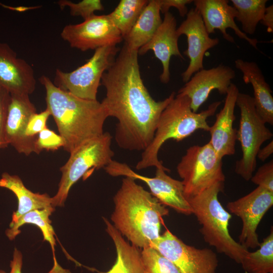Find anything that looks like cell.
<instances>
[{"label": "cell", "instance_id": "2e32d148", "mask_svg": "<svg viewBox=\"0 0 273 273\" xmlns=\"http://www.w3.org/2000/svg\"><path fill=\"white\" fill-rule=\"evenodd\" d=\"M36 113L28 95H11L5 126V139L18 152L29 155L35 151L37 136L29 138L25 130L30 117Z\"/></svg>", "mask_w": 273, "mask_h": 273}, {"label": "cell", "instance_id": "83f0119b", "mask_svg": "<svg viewBox=\"0 0 273 273\" xmlns=\"http://www.w3.org/2000/svg\"><path fill=\"white\" fill-rule=\"evenodd\" d=\"M148 2L147 0H121L115 9L108 14L123 39L131 29Z\"/></svg>", "mask_w": 273, "mask_h": 273}, {"label": "cell", "instance_id": "ab89813d", "mask_svg": "<svg viewBox=\"0 0 273 273\" xmlns=\"http://www.w3.org/2000/svg\"><path fill=\"white\" fill-rule=\"evenodd\" d=\"M0 273H6V272L3 270H0Z\"/></svg>", "mask_w": 273, "mask_h": 273}, {"label": "cell", "instance_id": "ba28073f", "mask_svg": "<svg viewBox=\"0 0 273 273\" xmlns=\"http://www.w3.org/2000/svg\"><path fill=\"white\" fill-rule=\"evenodd\" d=\"M176 170L182 179L187 198L225 180L222 159L218 157L209 142L189 148L178 163Z\"/></svg>", "mask_w": 273, "mask_h": 273}, {"label": "cell", "instance_id": "d6a6232c", "mask_svg": "<svg viewBox=\"0 0 273 273\" xmlns=\"http://www.w3.org/2000/svg\"><path fill=\"white\" fill-rule=\"evenodd\" d=\"M51 115L48 109L39 113H35L30 117L25 130V134L29 138L36 136L38 134L47 127V122Z\"/></svg>", "mask_w": 273, "mask_h": 273}, {"label": "cell", "instance_id": "836d02e7", "mask_svg": "<svg viewBox=\"0 0 273 273\" xmlns=\"http://www.w3.org/2000/svg\"><path fill=\"white\" fill-rule=\"evenodd\" d=\"M11 100V94L0 86V143L4 148L8 146L5 139V126Z\"/></svg>", "mask_w": 273, "mask_h": 273}, {"label": "cell", "instance_id": "74e56055", "mask_svg": "<svg viewBox=\"0 0 273 273\" xmlns=\"http://www.w3.org/2000/svg\"><path fill=\"white\" fill-rule=\"evenodd\" d=\"M273 153V141H270L263 148L258 151L257 157L261 161H264Z\"/></svg>", "mask_w": 273, "mask_h": 273}, {"label": "cell", "instance_id": "52a82bcc", "mask_svg": "<svg viewBox=\"0 0 273 273\" xmlns=\"http://www.w3.org/2000/svg\"><path fill=\"white\" fill-rule=\"evenodd\" d=\"M236 105L240 110L237 140L240 143L242 156L236 163L235 171L246 181L256 167L257 154L262 144L272 137V133L257 113L253 97L239 93Z\"/></svg>", "mask_w": 273, "mask_h": 273}, {"label": "cell", "instance_id": "d4e9b609", "mask_svg": "<svg viewBox=\"0 0 273 273\" xmlns=\"http://www.w3.org/2000/svg\"><path fill=\"white\" fill-rule=\"evenodd\" d=\"M160 6V0L148 1L131 29L123 38L126 45L139 50L151 39L162 22Z\"/></svg>", "mask_w": 273, "mask_h": 273}, {"label": "cell", "instance_id": "4fadbf2b", "mask_svg": "<svg viewBox=\"0 0 273 273\" xmlns=\"http://www.w3.org/2000/svg\"><path fill=\"white\" fill-rule=\"evenodd\" d=\"M272 205L273 192L259 186L247 195L228 203V212L242 220V228L239 237L241 245L248 249L259 246L257 228Z\"/></svg>", "mask_w": 273, "mask_h": 273}, {"label": "cell", "instance_id": "f546056e", "mask_svg": "<svg viewBox=\"0 0 273 273\" xmlns=\"http://www.w3.org/2000/svg\"><path fill=\"white\" fill-rule=\"evenodd\" d=\"M57 4L62 10L68 7L71 16H80L84 20L95 15V12L104 10L100 0H83L76 3L68 0H60Z\"/></svg>", "mask_w": 273, "mask_h": 273}, {"label": "cell", "instance_id": "7c38bea8", "mask_svg": "<svg viewBox=\"0 0 273 273\" xmlns=\"http://www.w3.org/2000/svg\"><path fill=\"white\" fill-rule=\"evenodd\" d=\"M60 35L71 48L82 52L106 46H116L123 40L108 14H95L81 23L67 25Z\"/></svg>", "mask_w": 273, "mask_h": 273}, {"label": "cell", "instance_id": "277c9868", "mask_svg": "<svg viewBox=\"0 0 273 273\" xmlns=\"http://www.w3.org/2000/svg\"><path fill=\"white\" fill-rule=\"evenodd\" d=\"M220 104L221 102L216 101L205 110L194 112L188 96L175 95L161 114L153 140L143 151L136 169L142 170L152 166L165 168L158 157L163 144L169 139L182 141L197 130L208 131L210 126L207 119L214 114Z\"/></svg>", "mask_w": 273, "mask_h": 273}, {"label": "cell", "instance_id": "cb8c5ba5", "mask_svg": "<svg viewBox=\"0 0 273 273\" xmlns=\"http://www.w3.org/2000/svg\"><path fill=\"white\" fill-rule=\"evenodd\" d=\"M54 210L55 207L51 206L26 213L22 215L15 222L10 223V228L6 230V234L10 240H12L20 233L19 229L23 225L27 223L36 225L41 231L44 240L48 241L52 248L54 264L53 267L48 273H71L69 270L61 267L56 259L55 232L50 219V216Z\"/></svg>", "mask_w": 273, "mask_h": 273}, {"label": "cell", "instance_id": "1f68e13d", "mask_svg": "<svg viewBox=\"0 0 273 273\" xmlns=\"http://www.w3.org/2000/svg\"><path fill=\"white\" fill-rule=\"evenodd\" d=\"M250 180L258 186L273 192L272 160L260 166Z\"/></svg>", "mask_w": 273, "mask_h": 273}, {"label": "cell", "instance_id": "5b68a950", "mask_svg": "<svg viewBox=\"0 0 273 273\" xmlns=\"http://www.w3.org/2000/svg\"><path fill=\"white\" fill-rule=\"evenodd\" d=\"M223 189V183H216L198 195L187 199L193 214L201 225L200 232L205 242L240 264L249 250L229 233L228 226L232 215L218 199Z\"/></svg>", "mask_w": 273, "mask_h": 273}, {"label": "cell", "instance_id": "4dcf8cb0", "mask_svg": "<svg viewBox=\"0 0 273 273\" xmlns=\"http://www.w3.org/2000/svg\"><path fill=\"white\" fill-rule=\"evenodd\" d=\"M64 142L60 134L46 127L37 136L35 144V151L39 154L42 150L55 151L63 147Z\"/></svg>", "mask_w": 273, "mask_h": 273}, {"label": "cell", "instance_id": "d6986e66", "mask_svg": "<svg viewBox=\"0 0 273 273\" xmlns=\"http://www.w3.org/2000/svg\"><path fill=\"white\" fill-rule=\"evenodd\" d=\"M239 93L237 85L232 83L226 94L223 107L216 114V120L208 131L211 136L209 142L221 159L235 153L237 130L233 124L236 119L235 108Z\"/></svg>", "mask_w": 273, "mask_h": 273}, {"label": "cell", "instance_id": "e0dca14e", "mask_svg": "<svg viewBox=\"0 0 273 273\" xmlns=\"http://www.w3.org/2000/svg\"><path fill=\"white\" fill-rule=\"evenodd\" d=\"M193 2L209 35L215 33V29H218L224 39L231 43H235L234 37L226 32L228 28H231L238 37L247 41L257 49V40L248 36L235 23L237 12L233 6L229 4V1L195 0Z\"/></svg>", "mask_w": 273, "mask_h": 273}, {"label": "cell", "instance_id": "5bb4252c", "mask_svg": "<svg viewBox=\"0 0 273 273\" xmlns=\"http://www.w3.org/2000/svg\"><path fill=\"white\" fill-rule=\"evenodd\" d=\"M179 37L185 35L188 48L184 52L190 60L186 70L181 73L184 82H188L192 75L204 69L203 59L205 53L216 46L219 42L218 38H211L207 32L199 12L195 9L189 10L186 19L176 29Z\"/></svg>", "mask_w": 273, "mask_h": 273}, {"label": "cell", "instance_id": "9a60e30c", "mask_svg": "<svg viewBox=\"0 0 273 273\" xmlns=\"http://www.w3.org/2000/svg\"><path fill=\"white\" fill-rule=\"evenodd\" d=\"M235 76V70L223 64L209 69H203L193 74L179 89L178 95L188 96L192 110L197 112L213 90L216 89L220 94L226 95Z\"/></svg>", "mask_w": 273, "mask_h": 273}, {"label": "cell", "instance_id": "e575fe53", "mask_svg": "<svg viewBox=\"0 0 273 273\" xmlns=\"http://www.w3.org/2000/svg\"><path fill=\"white\" fill-rule=\"evenodd\" d=\"M193 2L192 0H160V12L164 14L169 12L170 8H176L181 17H185L188 13L187 5Z\"/></svg>", "mask_w": 273, "mask_h": 273}, {"label": "cell", "instance_id": "ac0fdd59", "mask_svg": "<svg viewBox=\"0 0 273 273\" xmlns=\"http://www.w3.org/2000/svg\"><path fill=\"white\" fill-rule=\"evenodd\" d=\"M36 83L31 66L17 57L9 44L0 42V86L11 95H29L34 91Z\"/></svg>", "mask_w": 273, "mask_h": 273}, {"label": "cell", "instance_id": "603a6c76", "mask_svg": "<svg viewBox=\"0 0 273 273\" xmlns=\"http://www.w3.org/2000/svg\"><path fill=\"white\" fill-rule=\"evenodd\" d=\"M0 187L11 190L17 197L18 209L13 213L11 223L15 222L22 215L31 211L52 206V198L47 194L35 193L28 190L17 175L3 173Z\"/></svg>", "mask_w": 273, "mask_h": 273}, {"label": "cell", "instance_id": "484cf974", "mask_svg": "<svg viewBox=\"0 0 273 273\" xmlns=\"http://www.w3.org/2000/svg\"><path fill=\"white\" fill-rule=\"evenodd\" d=\"M254 252L248 251L240 264L247 273H273V229Z\"/></svg>", "mask_w": 273, "mask_h": 273}, {"label": "cell", "instance_id": "4316f807", "mask_svg": "<svg viewBox=\"0 0 273 273\" xmlns=\"http://www.w3.org/2000/svg\"><path fill=\"white\" fill-rule=\"evenodd\" d=\"M237 12L236 19L241 25L242 31L253 34L261 21L266 9L267 0H231Z\"/></svg>", "mask_w": 273, "mask_h": 273}, {"label": "cell", "instance_id": "60d3db41", "mask_svg": "<svg viewBox=\"0 0 273 273\" xmlns=\"http://www.w3.org/2000/svg\"><path fill=\"white\" fill-rule=\"evenodd\" d=\"M2 148H4L3 145H2V144L0 143V149H2Z\"/></svg>", "mask_w": 273, "mask_h": 273}, {"label": "cell", "instance_id": "8992f818", "mask_svg": "<svg viewBox=\"0 0 273 273\" xmlns=\"http://www.w3.org/2000/svg\"><path fill=\"white\" fill-rule=\"evenodd\" d=\"M112 137L108 132L90 139L77 148L60 168L62 177L52 205L63 206L72 186L89 171L104 168L114 155L111 145Z\"/></svg>", "mask_w": 273, "mask_h": 273}, {"label": "cell", "instance_id": "7a4b0ae2", "mask_svg": "<svg viewBox=\"0 0 273 273\" xmlns=\"http://www.w3.org/2000/svg\"><path fill=\"white\" fill-rule=\"evenodd\" d=\"M39 80L46 89V109L56 123L66 151L70 154L104 132V123L109 117L101 102L81 99L62 90L46 75Z\"/></svg>", "mask_w": 273, "mask_h": 273}, {"label": "cell", "instance_id": "d590c367", "mask_svg": "<svg viewBox=\"0 0 273 273\" xmlns=\"http://www.w3.org/2000/svg\"><path fill=\"white\" fill-rule=\"evenodd\" d=\"M23 256L20 251L15 249L13 259L10 262L11 270L9 273H22Z\"/></svg>", "mask_w": 273, "mask_h": 273}, {"label": "cell", "instance_id": "f1b7e54d", "mask_svg": "<svg viewBox=\"0 0 273 273\" xmlns=\"http://www.w3.org/2000/svg\"><path fill=\"white\" fill-rule=\"evenodd\" d=\"M141 256L146 273H180L173 263L151 247L143 248Z\"/></svg>", "mask_w": 273, "mask_h": 273}, {"label": "cell", "instance_id": "30bf717a", "mask_svg": "<svg viewBox=\"0 0 273 273\" xmlns=\"http://www.w3.org/2000/svg\"><path fill=\"white\" fill-rule=\"evenodd\" d=\"M169 171L166 167L156 168L154 177H147L135 172L127 164L115 160L107 168L108 174L112 176L129 177L143 181L149 187L150 193L164 206L185 215L193 214L182 181L168 175L166 172Z\"/></svg>", "mask_w": 273, "mask_h": 273}, {"label": "cell", "instance_id": "9c48e42d", "mask_svg": "<svg viewBox=\"0 0 273 273\" xmlns=\"http://www.w3.org/2000/svg\"><path fill=\"white\" fill-rule=\"evenodd\" d=\"M119 50L116 46L102 47L95 50L93 56L85 64L72 71L65 72L57 69L54 84L81 99L96 100L102 76Z\"/></svg>", "mask_w": 273, "mask_h": 273}, {"label": "cell", "instance_id": "8fae6325", "mask_svg": "<svg viewBox=\"0 0 273 273\" xmlns=\"http://www.w3.org/2000/svg\"><path fill=\"white\" fill-rule=\"evenodd\" d=\"M150 247L173 263L180 273H215L218 261L212 250L188 245L168 230Z\"/></svg>", "mask_w": 273, "mask_h": 273}, {"label": "cell", "instance_id": "7402d4cb", "mask_svg": "<svg viewBox=\"0 0 273 273\" xmlns=\"http://www.w3.org/2000/svg\"><path fill=\"white\" fill-rule=\"evenodd\" d=\"M106 231L114 243L117 257L111 269L100 273H146L143 264L141 251L127 242L122 235L106 218L103 217Z\"/></svg>", "mask_w": 273, "mask_h": 273}, {"label": "cell", "instance_id": "44dd1931", "mask_svg": "<svg viewBox=\"0 0 273 273\" xmlns=\"http://www.w3.org/2000/svg\"><path fill=\"white\" fill-rule=\"evenodd\" d=\"M235 67L243 74L246 84L250 83L253 89V97L256 111L265 123L273 124V97L269 84L266 82L256 63L238 59Z\"/></svg>", "mask_w": 273, "mask_h": 273}, {"label": "cell", "instance_id": "3957f363", "mask_svg": "<svg viewBox=\"0 0 273 273\" xmlns=\"http://www.w3.org/2000/svg\"><path fill=\"white\" fill-rule=\"evenodd\" d=\"M113 200L111 219L114 226L132 245L150 247L160 236L162 218L168 214V209L129 177L122 179Z\"/></svg>", "mask_w": 273, "mask_h": 273}, {"label": "cell", "instance_id": "ffe728a7", "mask_svg": "<svg viewBox=\"0 0 273 273\" xmlns=\"http://www.w3.org/2000/svg\"><path fill=\"white\" fill-rule=\"evenodd\" d=\"M176 20L168 12L164 14V18L151 39L140 48L138 54L143 55L152 50L155 57L162 65V72L160 80L163 83H168L170 79L169 65L172 56H178L184 60L178 48L179 36L176 32Z\"/></svg>", "mask_w": 273, "mask_h": 273}, {"label": "cell", "instance_id": "f35d334b", "mask_svg": "<svg viewBox=\"0 0 273 273\" xmlns=\"http://www.w3.org/2000/svg\"><path fill=\"white\" fill-rule=\"evenodd\" d=\"M0 5L2 6V7L5 8H7V9H10L11 10H13V11H18V12H23V11H27L28 10H29V9H36V8H38L39 7L38 6H36V7H24V6H19L18 7H11V6H6L4 4H2V3H0Z\"/></svg>", "mask_w": 273, "mask_h": 273}, {"label": "cell", "instance_id": "6da1fadb", "mask_svg": "<svg viewBox=\"0 0 273 273\" xmlns=\"http://www.w3.org/2000/svg\"><path fill=\"white\" fill-rule=\"evenodd\" d=\"M138 50L125 43L103 74L101 84L106 89L101 103L108 117L116 118L114 138L118 147L129 151H144L154 137L162 111L175 97L155 101L142 79Z\"/></svg>", "mask_w": 273, "mask_h": 273}, {"label": "cell", "instance_id": "8d00e7d4", "mask_svg": "<svg viewBox=\"0 0 273 273\" xmlns=\"http://www.w3.org/2000/svg\"><path fill=\"white\" fill-rule=\"evenodd\" d=\"M260 23L267 27V31L273 32V6L266 8L264 14Z\"/></svg>", "mask_w": 273, "mask_h": 273}]
</instances>
